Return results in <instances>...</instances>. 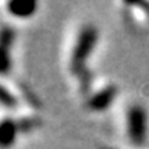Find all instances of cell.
Masks as SVG:
<instances>
[{
    "label": "cell",
    "mask_w": 149,
    "mask_h": 149,
    "mask_svg": "<svg viewBox=\"0 0 149 149\" xmlns=\"http://www.w3.org/2000/svg\"><path fill=\"white\" fill-rule=\"evenodd\" d=\"M97 41V29L93 24H85L79 29L76 41L73 44V50L70 55L69 69L72 74L78 79L81 93L87 94L91 85V73L87 67V58L91 55V52Z\"/></svg>",
    "instance_id": "1"
},
{
    "label": "cell",
    "mask_w": 149,
    "mask_h": 149,
    "mask_svg": "<svg viewBox=\"0 0 149 149\" xmlns=\"http://www.w3.org/2000/svg\"><path fill=\"white\" fill-rule=\"evenodd\" d=\"M126 134L134 146H143L148 137V113L145 107L132 104L126 110Z\"/></svg>",
    "instance_id": "2"
},
{
    "label": "cell",
    "mask_w": 149,
    "mask_h": 149,
    "mask_svg": "<svg viewBox=\"0 0 149 149\" xmlns=\"http://www.w3.org/2000/svg\"><path fill=\"white\" fill-rule=\"evenodd\" d=\"M15 32L9 26L0 28V73L11 69V46L14 41Z\"/></svg>",
    "instance_id": "3"
},
{
    "label": "cell",
    "mask_w": 149,
    "mask_h": 149,
    "mask_svg": "<svg viewBox=\"0 0 149 149\" xmlns=\"http://www.w3.org/2000/svg\"><path fill=\"white\" fill-rule=\"evenodd\" d=\"M116 94H117V87L110 84V85L104 87V88H100L99 91H96L91 97H88L87 107L93 111H104L113 104Z\"/></svg>",
    "instance_id": "4"
},
{
    "label": "cell",
    "mask_w": 149,
    "mask_h": 149,
    "mask_svg": "<svg viewBox=\"0 0 149 149\" xmlns=\"http://www.w3.org/2000/svg\"><path fill=\"white\" fill-rule=\"evenodd\" d=\"M18 131H20L18 120L12 119V117L0 119V148L2 149L11 148L17 139Z\"/></svg>",
    "instance_id": "5"
},
{
    "label": "cell",
    "mask_w": 149,
    "mask_h": 149,
    "mask_svg": "<svg viewBox=\"0 0 149 149\" xmlns=\"http://www.w3.org/2000/svg\"><path fill=\"white\" fill-rule=\"evenodd\" d=\"M6 8H8V11L12 15L24 18V17H29L35 12L37 2L35 0H12V2H8Z\"/></svg>",
    "instance_id": "6"
},
{
    "label": "cell",
    "mask_w": 149,
    "mask_h": 149,
    "mask_svg": "<svg viewBox=\"0 0 149 149\" xmlns=\"http://www.w3.org/2000/svg\"><path fill=\"white\" fill-rule=\"evenodd\" d=\"M0 105H3L6 108H15L18 105L17 97L2 84H0Z\"/></svg>",
    "instance_id": "7"
},
{
    "label": "cell",
    "mask_w": 149,
    "mask_h": 149,
    "mask_svg": "<svg viewBox=\"0 0 149 149\" xmlns=\"http://www.w3.org/2000/svg\"><path fill=\"white\" fill-rule=\"evenodd\" d=\"M40 123H41V122H40V119H37V117H24V119L18 120L20 131H31L35 126H38Z\"/></svg>",
    "instance_id": "8"
}]
</instances>
